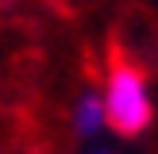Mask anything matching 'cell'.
Returning <instances> with one entry per match:
<instances>
[{
	"mask_svg": "<svg viewBox=\"0 0 158 154\" xmlns=\"http://www.w3.org/2000/svg\"><path fill=\"white\" fill-rule=\"evenodd\" d=\"M104 116L108 127L120 139H139L147 127L154 123V96H151V81H147L143 66L127 58L123 50H108V73H104Z\"/></svg>",
	"mask_w": 158,
	"mask_h": 154,
	"instance_id": "1",
	"label": "cell"
},
{
	"mask_svg": "<svg viewBox=\"0 0 158 154\" xmlns=\"http://www.w3.org/2000/svg\"><path fill=\"white\" fill-rule=\"evenodd\" d=\"M104 127H108L104 96H100L97 89L81 92V96H77V104H73V131H77L81 139H93V135H100Z\"/></svg>",
	"mask_w": 158,
	"mask_h": 154,
	"instance_id": "2",
	"label": "cell"
},
{
	"mask_svg": "<svg viewBox=\"0 0 158 154\" xmlns=\"http://www.w3.org/2000/svg\"><path fill=\"white\" fill-rule=\"evenodd\" d=\"M89 154H108V150H89Z\"/></svg>",
	"mask_w": 158,
	"mask_h": 154,
	"instance_id": "3",
	"label": "cell"
},
{
	"mask_svg": "<svg viewBox=\"0 0 158 154\" xmlns=\"http://www.w3.org/2000/svg\"><path fill=\"white\" fill-rule=\"evenodd\" d=\"M0 4H8V0H0Z\"/></svg>",
	"mask_w": 158,
	"mask_h": 154,
	"instance_id": "4",
	"label": "cell"
}]
</instances>
